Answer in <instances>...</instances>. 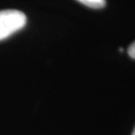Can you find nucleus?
<instances>
[{
    "label": "nucleus",
    "instance_id": "3",
    "mask_svg": "<svg viewBox=\"0 0 135 135\" xmlns=\"http://www.w3.org/2000/svg\"><path fill=\"white\" fill-rule=\"evenodd\" d=\"M128 54H129V56L131 58L135 59V41L129 46V48H128Z\"/></svg>",
    "mask_w": 135,
    "mask_h": 135
},
{
    "label": "nucleus",
    "instance_id": "1",
    "mask_svg": "<svg viewBox=\"0 0 135 135\" xmlns=\"http://www.w3.org/2000/svg\"><path fill=\"white\" fill-rule=\"evenodd\" d=\"M26 16L23 12L15 9L0 11V41L8 38L26 25Z\"/></svg>",
    "mask_w": 135,
    "mask_h": 135
},
{
    "label": "nucleus",
    "instance_id": "2",
    "mask_svg": "<svg viewBox=\"0 0 135 135\" xmlns=\"http://www.w3.org/2000/svg\"><path fill=\"white\" fill-rule=\"evenodd\" d=\"M78 1L90 8H95V9L103 8L106 4L105 0H78Z\"/></svg>",
    "mask_w": 135,
    "mask_h": 135
},
{
    "label": "nucleus",
    "instance_id": "4",
    "mask_svg": "<svg viewBox=\"0 0 135 135\" xmlns=\"http://www.w3.org/2000/svg\"><path fill=\"white\" fill-rule=\"evenodd\" d=\"M132 135H135V128H134V130H133V133H132Z\"/></svg>",
    "mask_w": 135,
    "mask_h": 135
}]
</instances>
